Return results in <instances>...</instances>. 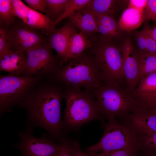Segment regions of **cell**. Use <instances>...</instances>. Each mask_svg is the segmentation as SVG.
Wrapping results in <instances>:
<instances>
[{
    "label": "cell",
    "instance_id": "obj_17",
    "mask_svg": "<svg viewBox=\"0 0 156 156\" xmlns=\"http://www.w3.org/2000/svg\"><path fill=\"white\" fill-rule=\"evenodd\" d=\"M91 46L89 39L81 32L74 34L70 38L68 42L64 63L78 57Z\"/></svg>",
    "mask_w": 156,
    "mask_h": 156
},
{
    "label": "cell",
    "instance_id": "obj_34",
    "mask_svg": "<svg viewBox=\"0 0 156 156\" xmlns=\"http://www.w3.org/2000/svg\"><path fill=\"white\" fill-rule=\"evenodd\" d=\"M147 1L148 0H130L127 8L144 10Z\"/></svg>",
    "mask_w": 156,
    "mask_h": 156
},
{
    "label": "cell",
    "instance_id": "obj_29",
    "mask_svg": "<svg viewBox=\"0 0 156 156\" xmlns=\"http://www.w3.org/2000/svg\"><path fill=\"white\" fill-rule=\"evenodd\" d=\"M73 142L66 137V135L58 141L60 147L57 156H74L73 149Z\"/></svg>",
    "mask_w": 156,
    "mask_h": 156
},
{
    "label": "cell",
    "instance_id": "obj_7",
    "mask_svg": "<svg viewBox=\"0 0 156 156\" xmlns=\"http://www.w3.org/2000/svg\"><path fill=\"white\" fill-rule=\"evenodd\" d=\"M43 76H16L11 74L0 76V115L17 105L40 82Z\"/></svg>",
    "mask_w": 156,
    "mask_h": 156
},
{
    "label": "cell",
    "instance_id": "obj_31",
    "mask_svg": "<svg viewBox=\"0 0 156 156\" xmlns=\"http://www.w3.org/2000/svg\"><path fill=\"white\" fill-rule=\"evenodd\" d=\"M156 21V0H148L144 12V21Z\"/></svg>",
    "mask_w": 156,
    "mask_h": 156
},
{
    "label": "cell",
    "instance_id": "obj_13",
    "mask_svg": "<svg viewBox=\"0 0 156 156\" xmlns=\"http://www.w3.org/2000/svg\"><path fill=\"white\" fill-rule=\"evenodd\" d=\"M77 28L70 21L59 28H55L49 34L48 42L56 51L62 65L64 63L66 52L70 38L77 33Z\"/></svg>",
    "mask_w": 156,
    "mask_h": 156
},
{
    "label": "cell",
    "instance_id": "obj_30",
    "mask_svg": "<svg viewBox=\"0 0 156 156\" xmlns=\"http://www.w3.org/2000/svg\"><path fill=\"white\" fill-rule=\"evenodd\" d=\"M135 38L138 51L140 57H143L149 54L147 49L145 35L142 31L137 32L135 34Z\"/></svg>",
    "mask_w": 156,
    "mask_h": 156
},
{
    "label": "cell",
    "instance_id": "obj_10",
    "mask_svg": "<svg viewBox=\"0 0 156 156\" xmlns=\"http://www.w3.org/2000/svg\"><path fill=\"white\" fill-rule=\"evenodd\" d=\"M7 36L9 49L21 53L46 42L42 35L23 21L8 29Z\"/></svg>",
    "mask_w": 156,
    "mask_h": 156
},
{
    "label": "cell",
    "instance_id": "obj_41",
    "mask_svg": "<svg viewBox=\"0 0 156 156\" xmlns=\"http://www.w3.org/2000/svg\"></svg>",
    "mask_w": 156,
    "mask_h": 156
},
{
    "label": "cell",
    "instance_id": "obj_26",
    "mask_svg": "<svg viewBox=\"0 0 156 156\" xmlns=\"http://www.w3.org/2000/svg\"><path fill=\"white\" fill-rule=\"evenodd\" d=\"M156 71V54H150L140 57L139 81L144 76Z\"/></svg>",
    "mask_w": 156,
    "mask_h": 156
},
{
    "label": "cell",
    "instance_id": "obj_15",
    "mask_svg": "<svg viewBox=\"0 0 156 156\" xmlns=\"http://www.w3.org/2000/svg\"><path fill=\"white\" fill-rule=\"evenodd\" d=\"M26 63V52L19 53L8 49L0 55V71L15 75H23Z\"/></svg>",
    "mask_w": 156,
    "mask_h": 156
},
{
    "label": "cell",
    "instance_id": "obj_21",
    "mask_svg": "<svg viewBox=\"0 0 156 156\" xmlns=\"http://www.w3.org/2000/svg\"><path fill=\"white\" fill-rule=\"evenodd\" d=\"M138 135L140 154L146 156H156V133Z\"/></svg>",
    "mask_w": 156,
    "mask_h": 156
},
{
    "label": "cell",
    "instance_id": "obj_4",
    "mask_svg": "<svg viewBox=\"0 0 156 156\" xmlns=\"http://www.w3.org/2000/svg\"><path fill=\"white\" fill-rule=\"evenodd\" d=\"M89 50L100 68L103 85H119L124 79L120 46L115 40L96 34L89 38Z\"/></svg>",
    "mask_w": 156,
    "mask_h": 156
},
{
    "label": "cell",
    "instance_id": "obj_22",
    "mask_svg": "<svg viewBox=\"0 0 156 156\" xmlns=\"http://www.w3.org/2000/svg\"><path fill=\"white\" fill-rule=\"evenodd\" d=\"M95 20L107 27L116 40H120L123 37V31L119 27L118 23L113 16L101 14L94 16Z\"/></svg>",
    "mask_w": 156,
    "mask_h": 156
},
{
    "label": "cell",
    "instance_id": "obj_39",
    "mask_svg": "<svg viewBox=\"0 0 156 156\" xmlns=\"http://www.w3.org/2000/svg\"><path fill=\"white\" fill-rule=\"evenodd\" d=\"M148 109L152 112L156 114V104Z\"/></svg>",
    "mask_w": 156,
    "mask_h": 156
},
{
    "label": "cell",
    "instance_id": "obj_18",
    "mask_svg": "<svg viewBox=\"0 0 156 156\" xmlns=\"http://www.w3.org/2000/svg\"><path fill=\"white\" fill-rule=\"evenodd\" d=\"M144 10L127 8L123 12L118 22L120 29L129 32L139 27L144 21Z\"/></svg>",
    "mask_w": 156,
    "mask_h": 156
},
{
    "label": "cell",
    "instance_id": "obj_37",
    "mask_svg": "<svg viewBox=\"0 0 156 156\" xmlns=\"http://www.w3.org/2000/svg\"><path fill=\"white\" fill-rule=\"evenodd\" d=\"M73 149L74 156H89L86 152L81 150L79 144L77 141L73 142Z\"/></svg>",
    "mask_w": 156,
    "mask_h": 156
},
{
    "label": "cell",
    "instance_id": "obj_14",
    "mask_svg": "<svg viewBox=\"0 0 156 156\" xmlns=\"http://www.w3.org/2000/svg\"><path fill=\"white\" fill-rule=\"evenodd\" d=\"M138 135L156 133V114L149 109L140 107L129 117Z\"/></svg>",
    "mask_w": 156,
    "mask_h": 156
},
{
    "label": "cell",
    "instance_id": "obj_27",
    "mask_svg": "<svg viewBox=\"0 0 156 156\" xmlns=\"http://www.w3.org/2000/svg\"><path fill=\"white\" fill-rule=\"evenodd\" d=\"M89 156H140L137 150H121L105 152L86 151Z\"/></svg>",
    "mask_w": 156,
    "mask_h": 156
},
{
    "label": "cell",
    "instance_id": "obj_36",
    "mask_svg": "<svg viewBox=\"0 0 156 156\" xmlns=\"http://www.w3.org/2000/svg\"><path fill=\"white\" fill-rule=\"evenodd\" d=\"M144 33L145 35L147 49L148 53L149 54H156V42Z\"/></svg>",
    "mask_w": 156,
    "mask_h": 156
},
{
    "label": "cell",
    "instance_id": "obj_33",
    "mask_svg": "<svg viewBox=\"0 0 156 156\" xmlns=\"http://www.w3.org/2000/svg\"><path fill=\"white\" fill-rule=\"evenodd\" d=\"M8 29L1 26L0 28V55L9 49L8 43Z\"/></svg>",
    "mask_w": 156,
    "mask_h": 156
},
{
    "label": "cell",
    "instance_id": "obj_5",
    "mask_svg": "<svg viewBox=\"0 0 156 156\" xmlns=\"http://www.w3.org/2000/svg\"><path fill=\"white\" fill-rule=\"evenodd\" d=\"M92 92L101 113L108 120H127L140 107L131 94L119 85H102Z\"/></svg>",
    "mask_w": 156,
    "mask_h": 156
},
{
    "label": "cell",
    "instance_id": "obj_9",
    "mask_svg": "<svg viewBox=\"0 0 156 156\" xmlns=\"http://www.w3.org/2000/svg\"><path fill=\"white\" fill-rule=\"evenodd\" d=\"M19 142L13 145L18 149L23 156H57L60 150L59 144L49 134L43 133L40 138L25 130L19 132Z\"/></svg>",
    "mask_w": 156,
    "mask_h": 156
},
{
    "label": "cell",
    "instance_id": "obj_38",
    "mask_svg": "<svg viewBox=\"0 0 156 156\" xmlns=\"http://www.w3.org/2000/svg\"><path fill=\"white\" fill-rule=\"evenodd\" d=\"M142 31L156 42V27L151 29L145 26Z\"/></svg>",
    "mask_w": 156,
    "mask_h": 156
},
{
    "label": "cell",
    "instance_id": "obj_19",
    "mask_svg": "<svg viewBox=\"0 0 156 156\" xmlns=\"http://www.w3.org/2000/svg\"><path fill=\"white\" fill-rule=\"evenodd\" d=\"M53 23L46 14L29 8L26 24L31 28L35 29H41L44 33L49 35Z\"/></svg>",
    "mask_w": 156,
    "mask_h": 156
},
{
    "label": "cell",
    "instance_id": "obj_20",
    "mask_svg": "<svg viewBox=\"0 0 156 156\" xmlns=\"http://www.w3.org/2000/svg\"><path fill=\"white\" fill-rule=\"evenodd\" d=\"M117 2L113 0H90L81 10L94 16L105 14L113 16Z\"/></svg>",
    "mask_w": 156,
    "mask_h": 156
},
{
    "label": "cell",
    "instance_id": "obj_35",
    "mask_svg": "<svg viewBox=\"0 0 156 156\" xmlns=\"http://www.w3.org/2000/svg\"><path fill=\"white\" fill-rule=\"evenodd\" d=\"M95 21L99 32L103 36L115 40L114 36L107 27Z\"/></svg>",
    "mask_w": 156,
    "mask_h": 156
},
{
    "label": "cell",
    "instance_id": "obj_16",
    "mask_svg": "<svg viewBox=\"0 0 156 156\" xmlns=\"http://www.w3.org/2000/svg\"><path fill=\"white\" fill-rule=\"evenodd\" d=\"M68 18L88 39L99 32L95 16L91 14L80 10L76 11Z\"/></svg>",
    "mask_w": 156,
    "mask_h": 156
},
{
    "label": "cell",
    "instance_id": "obj_8",
    "mask_svg": "<svg viewBox=\"0 0 156 156\" xmlns=\"http://www.w3.org/2000/svg\"><path fill=\"white\" fill-rule=\"evenodd\" d=\"M49 42H45L26 51V63L23 76H46L54 74L62 66L58 56L53 53Z\"/></svg>",
    "mask_w": 156,
    "mask_h": 156
},
{
    "label": "cell",
    "instance_id": "obj_12",
    "mask_svg": "<svg viewBox=\"0 0 156 156\" xmlns=\"http://www.w3.org/2000/svg\"><path fill=\"white\" fill-rule=\"evenodd\" d=\"M131 94L140 107L148 108L155 104L156 71L146 75L139 80Z\"/></svg>",
    "mask_w": 156,
    "mask_h": 156
},
{
    "label": "cell",
    "instance_id": "obj_40",
    "mask_svg": "<svg viewBox=\"0 0 156 156\" xmlns=\"http://www.w3.org/2000/svg\"><path fill=\"white\" fill-rule=\"evenodd\" d=\"M140 155H141V156H145V155H141L140 154Z\"/></svg>",
    "mask_w": 156,
    "mask_h": 156
},
{
    "label": "cell",
    "instance_id": "obj_6",
    "mask_svg": "<svg viewBox=\"0 0 156 156\" xmlns=\"http://www.w3.org/2000/svg\"><path fill=\"white\" fill-rule=\"evenodd\" d=\"M103 135L96 144L86 151L105 152L121 150L138 151V135L128 120H108Z\"/></svg>",
    "mask_w": 156,
    "mask_h": 156
},
{
    "label": "cell",
    "instance_id": "obj_28",
    "mask_svg": "<svg viewBox=\"0 0 156 156\" xmlns=\"http://www.w3.org/2000/svg\"><path fill=\"white\" fill-rule=\"evenodd\" d=\"M14 11L17 17L26 23L29 7L20 0H12Z\"/></svg>",
    "mask_w": 156,
    "mask_h": 156
},
{
    "label": "cell",
    "instance_id": "obj_11",
    "mask_svg": "<svg viewBox=\"0 0 156 156\" xmlns=\"http://www.w3.org/2000/svg\"><path fill=\"white\" fill-rule=\"evenodd\" d=\"M120 47L124 79L126 83L125 90L131 94L139 81L140 57L138 51L134 48L129 36L124 38Z\"/></svg>",
    "mask_w": 156,
    "mask_h": 156
},
{
    "label": "cell",
    "instance_id": "obj_2",
    "mask_svg": "<svg viewBox=\"0 0 156 156\" xmlns=\"http://www.w3.org/2000/svg\"><path fill=\"white\" fill-rule=\"evenodd\" d=\"M49 78L65 88L92 92L103 85L100 68L93 54L88 49L61 66Z\"/></svg>",
    "mask_w": 156,
    "mask_h": 156
},
{
    "label": "cell",
    "instance_id": "obj_23",
    "mask_svg": "<svg viewBox=\"0 0 156 156\" xmlns=\"http://www.w3.org/2000/svg\"><path fill=\"white\" fill-rule=\"evenodd\" d=\"M69 0H46V15L53 22V19H55V21L64 13Z\"/></svg>",
    "mask_w": 156,
    "mask_h": 156
},
{
    "label": "cell",
    "instance_id": "obj_25",
    "mask_svg": "<svg viewBox=\"0 0 156 156\" xmlns=\"http://www.w3.org/2000/svg\"><path fill=\"white\" fill-rule=\"evenodd\" d=\"M90 0H69L65 11L63 14L53 23L51 28L52 31L57 24L66 17H68L76 11L81 10L85 7Z\"/></svg>",
    "mask_w": 156,
    "mask_h": 156
},
{
    "label": "cell",
    "instance_id": "obj_3",
    "mask_svg": "<svg viewBox=\"0 0 156 156\" xmlns=\"http://www.w3.org/2000/svg\"><path fill=\"white\" fill-rule=\"evenodd\" d=\"M64 99L66 106L62 125L65 134L92 120L106 123L92 92L65 88Z\"/></svg>",
    "mask_w": 156,
    "mask_h": 156
},
{
    "label": "cell",
    "instance_id": "obj_1",
    "mask_svg": "<svg viewBox=\"0 0 156 156\" xmlns=\"http://www.w3.org/2000/svg\"><path fill=\"white\" fill-rule=\"evenodd\" d=\"M39 83L17 105L27 115L25 130L32 133L37 127L43 128L55 141L66 135L61 120V103L64 99L65 87L49 79Z\"/></svg>",
    "mask_w": 156,
    "mask_h": 156
},
{
    "label": "cell",
    "instance_id": "obj_32",
    "mask_svg": "<svg viewBox=\"0 0 156 156\" xmlns=\"http://www.w3.org/2000/svg\"><path fill=\"white\" fill-rule=\"evenodd\" d=\"M29 8L47 14V10L46 0H25Z\"/></svg>",
    "mask_w": 156,
    "mask_h": 156
},
{
    "label": "cell",
    "instance_id": "obj_24",
    "mask_svg": "<svg viewBox=\"0 0 156 156\" xmlns=\"http://www.w3.org/2000/svg\"><path fill=\"white\" fill-rule=\"evenodd\" d=\"M17 17L14 13L12 0H0V23L10 25Z\"/></svg>",
    "mask_w": 156,
    "mask_h": 156
}]
</instances>
